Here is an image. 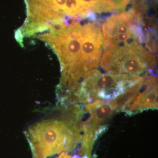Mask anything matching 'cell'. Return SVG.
Segmentation results:
<instances>
[{
	"label": "cell",
	"mask_w": 158,
	"mask_h": 158,
	"mask_svg": "<svg viewBox=\"0 0 158 158\" xmlns=\"http://www.w3.org/2000/svg\"><path fill=\"white\" fill-rule=\"evenodd\" d=\"M83 127L73 117L48 119L32 125L26 130L33 158H47L74 149L83 137Z\"/></svg>",
	"instance_id": "6da1fadb"
},
{
	"label": "cell",
	"mask_w": 158,
	"mask_h": 158,
	"mask_svg": "<svg viewBox=\"0 0 158 158\" xmlns=\"http://www.w3.org/2000/svg\"><path fill=\"white\" fill-rule=\"evenodd\" d=\"M104 56H113L144 49L141 28L127 15L108 18L102 26Z\"/></svg>",
	"instance_id": "7a4b0ae2"
},
{
	"label": "cell",
	"mask_w": 158,
	"mask_h": 158,
	"mask_svg": "<svg viewBox=\"0 0 158 158\" xmlns=\"http://www.w3.org/2000/svg\"><path fill=\"white\" fill-rule=\"evenodd\" d=\"M156 78L147 77L143 81L135 98L122 112L129 115L149 109H158V87Z\"/></svg>",
	"instance_id": "3957f363"
},
{
	"label": "cell",
	"mask_w": 158,
	"mask_h": 158,
	"mask_svg": "<svg viewBox=\"0 0 158 158\" xmlns=\"http://www.w3.org/2000/svg\"><path fill=\"white\" fill-rule=\"evenodd\" d=\"M146 77L136 85L128 88L123 93L119 94L109 102L115 112L123 111V109L135 98L139 89Z\"/></svg>",
	"instance_id": "277c9868"
},
{
	"label": "cell",
	"mask_w": 158,
	"mask_h": 158,
	"mask_svg": "<svg viewBox=\"0 0 158 158\" xmlns=\"http://www.w3.org/2000/svg\"><path fill=\"white\" fill-rule=\"evenodd\" d=\"M57 158H75V157H73L72 156L70 155H69L66 152L62 153L61 155L59 156Z\"/></svg>",
	"instance_id": "5b68a950"
}]
</instances>
